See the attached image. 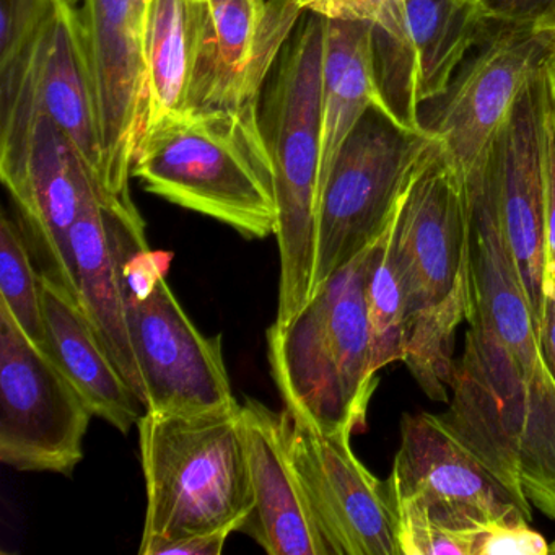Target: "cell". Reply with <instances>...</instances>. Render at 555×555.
Segmentation results:
<instances>
[{
	"label": "cell",
	"mask_w": 555,
	"mask_h": 555,
	"mask_svg": "<svg viewBox=\"0 0 555 555\" xmlns=\"http://www.w3.org/2000/svg\"><path fill=\"white\" fill-rule=\"evenodd\" d=\"M284 412L288 456L330 555H399L388 483L350 447V430H321Z\"/></svg>",
	"instance_id": "obj_13"
},
{
	"label": "cell",
	"mask_w": 555,
	"mask_h": 555,
	"mask_svg": "<svg viewBox=\"0 0 555 555\" xmlns=\"http://www.w3.org/2000/svg\"><path fill=\"white\" fill-rule=\"evenodd\" d=\"M396 0H297L305 14L324 18L369 22L376 25L388 14Z\"/></svg>",
	"instance_id": "obj_31"
},
{
	"label": "cell",
	"mask_w": 555,
	"mask_h": 555,
	"mask_svg": "<svg viewBox=\"0 0 555 555\" xmlns=\"http://www.w3.org/2000/svg\"><path fill=\"white\" fill-rule=\"evenodd\" d=\"M495 24L535 22L555 28V0H483Z\"/></svg>",
	"instance_id": "obj_32"
},
{
	"label": "cell",
	"mask_w": 555,
	"mask_h": 555,
	"mask_svg": "<svg viewBox=\"0 0 555 555\" xmlns=\"http://www.w3.org/2000/svg\"><path fill=\"white\" fill-rule=\"evenodd\" d=\"M548 74H551L552 92H554L555 100V54L552 56L551 63H548Z\"/></svg>",
	"instance_id": "obj_35"
},
{
	"label": "cell",
	"mask_w": 555,
	"mask_h": 555,
	"mask_svg": "<svg viewBox=\"0 0 555 555\" xmlns=\"http://www.w3.org/2000/svg\"><path fill=\"white\" fill-rule=\"evenodd\" d=\"M206 0H149L144 30L147 128L188 109Z\"/></svg>",
	"instance_id": "obj_24"
},
{
	"label": "cell",
	"mask_w": 555,
	"mask_h": 555,
	"mask_svg": "<svg viewBox=\"0 0 555 555\" xmlns=\"http://www.w3.org/2000/svg\"><path fill=\"white\" fill-rule=\"evenodd\" d=\"M555 54V28L495 24L461 67L424 128L464 186L482 177L500 132L531 80Z\"/></svg>",
	"instance_id": "obj_8"
},
{
	"label": "cell",
	"mask_w": 555,
	"mask_h": 555,
	"mask_svg": "<svg viewBox=\"0 0 555 555\" xmlns=\"http://www.w3.org/2000/svg\"><path fill=\"white\" fill-rule=\"evenodd\" d=\"M236 529L222 528L219 531L204 532V534L188 535L178 541L162 545L157 555L183 554V555H220L225 547L227 539Z\"/></svg>",
	"instance_id": "obj_33"
},
{
	"label": "cell",
	"mask_w": 555,
	"mask_h": 555,
	"mask_svg": "<svg viewBox=\"0 0 555 555\" xmlns=\"http://www.w3.org/2000/svg\"><path fill=\"white\" fill-rule=\"evenodd\" d=\"M551 554H555V542L551 544Z\"/></svg>",
	"instance_id": "obj_37"
},
{
	"label": "cell",
	"mask_w": 555,
	"mask_h": 555,
	"mask_svg": "<svg viewBox=\"0 0 555 555\" xmlns=\"http://www.w3.org/2000/svg\"><path fill=\"white\" fill-rule=\"evenodd\" d=\"M391 223L373 246L372 266L366 281L372 369L375 373L389 363L402 362L411 317L401 272L392 249Z\"/></svg>",
	"instance_id": "obj_26"
},
{
	"label": "cell",
	"mask_w": 555,
	"mask_h": 555,
	"mask_svg": "<svg viewBox=\"0 0 555 555\" xmlns=\"http://www.w3.org/2000/svg\"><path fill=\"white\" fill-rule=\"evenodd\" d=\"M539 349L555 382V279L545 285L544 307L538 326Z\"/></svg>",
	"instance_id": "obj_34"
},
{
	"label": "cell",
	"mask_w": 555,
	"mask_h": 555,
	"mask_svg": "<svg viewBox=\"0 0 555 555\" xmlns=\"http://www.w3.org/2000/svg\"><path fill=\"white\" fill-rule=\"evenodd\" d=\"M50 0H0V69L12 66L31 43Z\"/></svg>",
	"instance_id": "obj_30"
},
{
	"label": "cell",
	"mask_w": 555,
	"mask_h": 555,
	"mask_svg": "<svg viewBox=\"0 0 555 555\" xmlns=\"http://www.w3.org/2000/svg\"><path fill=\"white\" fill-rule=\"evenodd\" d=\"M547 66L548 63L519 96L486 165L503 232L521 274L538 326L544 307L547 275L542 160Z\"/></svg>",
	"instance_id": "obj_18"
},
{
	"label": "cell",
	"mask_w": 555,
	"mask_h": 555,
	"mask_svg": "<svg viewBox=\"0 0 555 555\" xmlns=\"http://www.w3.org/2000/svg\"><path fill=\"white\" fill-rule=\"evenodd\" d=\"M14 149L0 152L2 183L17 204L41 278L77 305L69 235L95 201L121 199L103 193L66 132L44 113L35 112Z\"/></svg>",
	"instance_id": "obj_12"
},
{
	"label": "cell",
	"mask_w": 555,
	"mask_h": 555,
	"mask_svg": "<svg viewBox=\"0 0 555 555\" xmlns=\"http://www.w3.org/2000/svg\"><path fill=\"white\" fill-rule=\"evenodd\" d=\"M469 196V271L470 307L467 324L490 327L519 365L531 372L541 360L538 323L532 314L521 274L503 232L495 194L487 171L466 188Z\"/></svg>",
	"instance_id": "obj_21"
},
{
	"label": "cell",
	"mask_w": 555,
	"mask_h": 555,
	"mask_svg": "<svg viewBox=\"0 0 555 555\" xmlns=\"http://www.w3.org/2000/svg\"><path fill=\"white\" fill-rule=\"evenodd\" d=\"M470 307L469 271L466 268L447 297L409 318L402 362L431 401L448 402L456 373L454 343L457 327Z\"/></svg>",
	"instance_id": "obj_25"
},
{
	"label": "cell",
	"mask_w": 555,
	"mask_h": 555,
	"mask_svg": "<svg viewBox=\"0 0 555 555\" xmlns=\"http://www.w3.org/2000/svg\"><path fill=\"white\" fill-rule=\"evenodd\" d=\"M149 0H82L79 9L102 131L105 186L131 197L129 180L147 129L144 30Z\"/></svg>",
	"instance_id": "obj_14"
},
{
	"label": "cell",
	"mask_w": 555,
	"mask_h": 555,
	"mask_svg": "<svg viewBox=\"0 0 555 555\" xmlns=\"http://www.w3.org/2000/svg\"><path fill=\"white\" fill-rule=\"evenodd\" d=\"M170 256L139 249L125 269L126 317L145 411L196 415L235 408L222 336H204L167 282Z\"/></svg>",
	"instance_id": "obj_7"
},
{
	"label": "cell",
	"mask_w": 555,
	"mask_h": 555,
	"mask_svg": "<svg viewBox=\"0 0 555 555\" xmlns=\"http://www.w3.org/2000/svg\"><path fill=\"white\" fill-rule=\"evenodd\" d=\"M391 500L399 555H473L476 531L457 528L411 496Z\"/></svg>",
	"instance_id": "obj_28"
},
{
	"label": "cell",
	"mask_w": 555,
	"mask_h": 555,
	"mask_svg": "<svg viewBox=\"0 0 555 555\" xmlns=\"http://www.w3.org/2000/svg\"><path fill=\"white\" fill-rule=\"evenodd\" d=\"M255 506L240 531L272 555H330L288 456L284 412L256 399L240 408Z\"/></svg>",
	"instance_id": "obj_20"
},
{
	"label": "cell",
	"mask_w": 555,
	"mask_h": 555,
	"mask_svg": "<svg viewBox=\"0 0 555 555\" xmlns=\"http://www.w3.org/2000/svg\"><path fill=\"white\" fill-rule=\"evenodd\" d=\"M482 2H483V0H482Z\"/></svg>",
	"instance_id": "obj_38"
},
{
	"label": "cell",
	"mask_w": 555,
	"mask_h": 555,
	"mask_svg": "<svg viewBox=\"0 0 555 555\" xmlns=\"http://www.w3.org/2000/svg\"><path fill=\"white\" fill-rule=\"evenodd\" d=\"M450 430L519 500L555 521V382L531 372L482 324H469L451 383Z\"/></svg>",
	"instance_id": "obj_2"
},
{
	"label": "cell",
	"mask_w": 555,
	"mask_h": 555,
	"mask_svg": "<svg viewBox=\"0 0 555 555\" xmlns=\"http://www.w3.org/2000/svg\"><path fill=\"white\" fill-rule=\"evenodd\" d=\"M27 233L11 217L0 223V305H4L31 343L48 352L43 278L30 256Z\"/></svg>",
	"instance_id": "obj_27"
},
{
	"label": "cell",
	"mask_w": 555,
	"mask_h": 555,
	"mask_svg": "<svg viewBox=\"0 0 555 555\" xmlns=\"http://www.w3.org/2000/svg\"><path fill=\"white\" fill-rule=\"evenodd\" d=\"M304 14L297 0H206L188 109L261 102L266 79Z\"/></svg>",
	"instance_id": "obj_17"
},
{
	"label": "cell",
	"mask_w": 555,
	"mask_h": 555,
	"mask_svg": "<svg viewBox=\"0 0 555 555\" xmlns=\"http://www.w3.org/2000/svg\"><path fill=\"white\" fill-rule=\"evenodd\" d=\"M373 246L327 279L287 324L272 323L266 336L285 411L321 430H363L378 385L366 310Z\"/></svg>",
	"instance_id": "obj_3"
},
{
	"label": "cell",
	"mask_w": 555,
	"mask_h": 555,
	"mask_svg": "<svg viewBox=\"0 0 555 555\" xmlns=\"http://www.w3.org/2000/svg\"><path fill=\"white\" fill-rule=\"evenodd\" d=\"M493 27L482 0H396L373 25L376 82L386 113L409 131L427 132L424 109L447 95Z\"/></svg>",
	"instance_id": "obj_9"
},
{
	"label": "cell",
	"mask_w": 555,
	"mask_h": 555,
	"mask_svg": "<svg viewBox=\"0 0 555 555\" xmlns=\"http://www.w3.org/2000/svg\"><path fill=\"white\" fill-rule=\"evenodd\" d=\"M259 105L188 109L154 122L139 142L132 177L149 193L225 223L245 238L275 235L274 170Z\"/></svg>",
	"instance_id": "obj_1"
},
{
	"label": "cell",
	"mask_w": 555,
	"mask_h": 555,
	"mask_svg": "<svg viewBox=\"0 0 555 555\" xmlns=\"http://www.w3.org/2000/svg\"><path fill=\"white\" fill-rule=\"evenodd\" d=\"M372 106L385 109L376 82L373 25L324 18L320 184Z\"/></svg>",
	"instance_id": "obj_23"
},
{
	"label": "cell",
	"mask_w": 555,
	"mask_h": 555,
	"mask_svg": "<svg viewBox=\"0 0 555 555\" xmlns=\"http://www.w3.org/2000/svg\"><path fill=\"white\" fill-rule=\"evenodd\" d=\"M67 4L74 5V8H77V5L82 4V0H66Z\"/></svg>",
	"instance_id": "obj_36"
},
{
	"label": "cell",
	"mask_w": 555,
	"mask_h": 555,
	"mask_svg": "<svg viewBox=\"0 0 555 555\" xmlns=\"http://www.w3.org/2000/svg\"><path fill=\"white\" fill-rule=\"evenodd\" d=\"M386 483L392 499L411 496L464 529L515 515L531 521V505L506 489L440 415H402Z\"/></svg>",
	"instance_id": "obj_16"
},
{
	"label": "cell",
	"mask_w": 555,
	"mask_h": 555,
	"mask_svg": "<svg viewBox=\"0 0 555 555\" xmlns=\"http://www.w3.org/2000/svg\"><path fill=\"white\" fill-rule=\"evenodd\" d=\"M551 544L521 515L483 522L473 539V555H547Z\"/></svg>",
	"instance_id": "obj_29"
},
{
	"label": "cell",
	"mask_w": 555,
	"mask_h": 555,
	"mask_svg": "<svg viewBox=\"0 0 555 555\" xmlns=\"http://www.w3.org/2000/svg\"><path fill=\"white\" fill-rule=\"evenodd\" d=\"M35 112L66 132L103 193L112 196L105 186L99 103L82 21L79 9L66 0L48 2L21 60L0 69V126L27 121Z\"/></svg>",
	"instance_id": "obj_11"
},
{
	"label": "cell",
	"mask_w": 555,
	"mask_h": 555,
	"mask_svg": "<svg viewBox=\"0 0 555 555\" xmlns=\"http://www.w3.org/2000/svg\"><path fill=\"white\" fill-rule=\"evenodd\" d=\"M431 144L378 106L362 116L320 184L311 295L388 229Z\"/></svg>",
	"instance_id": "obj_6"
},
{
	"label": "cell",
	"mask_w": 555,
	"mask_h": 555,
	"mask_svg": "<svg viewBox=\"0 0 555 555\" xmlns=\"http://www.w3.org/2000/svg\"><path fill=\"white\" fill-rule=\"evenodd\" d=\"M92 417L53 357L0 305V461L27 473L73 476Z\"/></svg>",
	"instance_id": "obj_10"
},
{
	"label": "cell",
	"mask_w": 555,
	"mask_h": 555,
	"mask_svg": "<svg viewBox=\"0 0 555 555\" xmlns=\"http://www.w3.org/2000/svg\"><path fill=\"white\" fill-rule=\"evenodd\" d=\"M149 246L145 222L128 199L95 201L74 223L70 264L77 301L129 388L145 405V388L129 339L125 269Z\"/></svg>",
	"instance_id": "obj_19"
},
{
	"label": "cell",
	"mask_w": 555,
	"mask_h": 555,
	"mask_svg": "<svg viewBox=\"0 0 555 555\" xmlns=\"http://www.w3.org/2000/svg\"><path fill=\"white\" fill-rule=\"evenodd\" d=\"M467 240L469 196L434 139L391 223L409 314L450 294L467 264Z\"/></svg>",
	"instance_id": "obj_15"
},
{
	"label": "cell",
	"mask_w": 555,
	"mask_h": 555,
	"mask_svg": "<svg viewBox=\"0 0 555 555\" xmlns=\"http://www.w3.org/2000/svg\"><path fill=\"white\" fill-rule=\"evenodd\" d=\"M240 408L196 415L144 412L139 450L147 492L141 555L168 542L242 529L255 506Z\"/></svg>",
	"instance_id": "obj_4"
},
{
	"label": "cell",
	"mask_w": 555,
	"mask_h": 555,
	"mask_svg": "<svg viewBox=\"0 0 555 555\" xmlns=\"http://www.w3.org/2000/svg\"><path fill=\"white\" fill-rule=\"evenodd\" d=\"M48 353L79 389L95 417L128 434L144 415L134 395L96 336L82 308L43 279Z\"/></svg>",
	"instance_id": "obj_22"
},
{
	"label": "cell",
	"mask_w": 555,
	"mask_h": 555,
	"mask_svg": "<svg viewBox=\"0 0 555 555\" xmlns=\"http://www.w3.org/2000/svg\"><path fill=\"white\" fill-rule=\"evenodd\" d=\"M324 18L308 14L285 44L278 73L259 105L274 170L281 256L275 324H287L311 298L317 256L321 168V80Z\"/></svg>",
	"instance_id": "obj_5"
}]
</instances>
